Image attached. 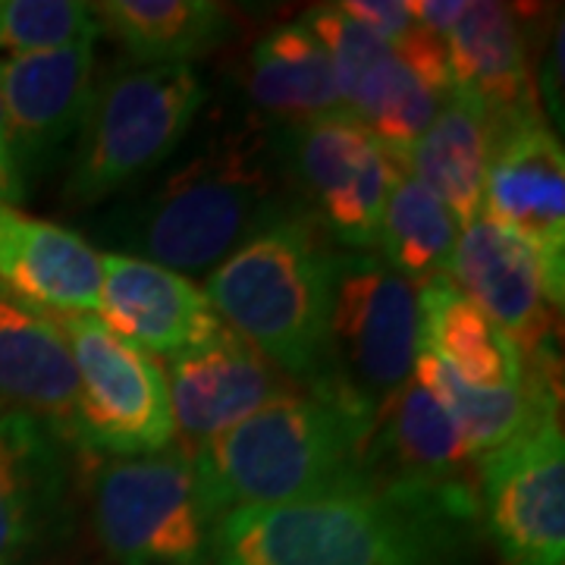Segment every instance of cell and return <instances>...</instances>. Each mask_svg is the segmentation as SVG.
<instances>
[{
	"label": "cell",
	"mask_w": 565,
	"mask_h": 565,
	"mask_svg": "<svg viewBox=\"0 0 565 565\" xmlns=\"http://www.w3.org/2000/svg\"><path fill=\"white\" fill-rule=\"evenodd\" d=\"M415 349L487 390L522 386L525 359L446 274L415 289Z\"/></svg>",
	"instance_id": "7402d4cb"
},
{
	"label": "cell",
	"mask_w": 565,
	"mask_h": 565,
	"mask_svg": "<svg viewBox=\"0 0 565 565\" xmlns=\"http://www.w3.org/2000/svg\"><path fill=\"white\" fill-rule=\"evenodd\" d=\"M95 3L73 0H0V63L61 51L76 41L98 39Z\"/></svg>",
	"instance_id": "4316f807"
},
{
	"label": "cell",
	"mask_w": 565,
	"mask_h": 565,
	"mask_svg": "<svg viewBox=\"0 0 565 565\" xmlns=\"http://www.w3.org/2000/svg\"><path fill=\"white\" fill-rule=\"evenodd\" d=\"M104 323L122 340L173 359L192 345L211 340L223 321L204 289L161 264L102 252Z\"/></svg>",
	"instance_id": "2e32d148"
},
{
	"label": "cell",
	"mask_w": 565,
	"mask_h": 565,
	"mask_svg": "<svg viewBox=\"0 0 565 565\" xmlns=\"http://www.w3.org/2000/svg\"><path fill=\"white\" fill-rule=\"evenodd\" d=\"M95 92V39L0 63V104L13 170L25 180L54 167L79 139Z\"/></svg>",
	"instance_id": "4fadbf2b"
},
{
	"label": "cell",
	"mask_w": 565,
	"mask_h": 565,
	"mask_svg": "<svg viewBox=\"0 0 565 565\" xmlns=\"http://www.w3.org/2000/svg\"><path fill=\"white\" fill-rule=\"evenodd\" d=\"M478 534V481L359 484L223 515L211 565H475Z\"/></svg>",
	"instance_id": "7a4b0ae2"
},
{
	"label": "cell",
	"mask_w": 565,
	"mask_h": 565,
	"mask_svg": "<svg viewBox=\"0 0 565 565\" xmlns=\"http://www.w3.org/2000/svg\"><path fill=\"white\" fill-rule=\"evenodd\" d=\"M76 364L73 444L114 459L154 456L173 444L163 364L92 315L57 318Z\"/></svg>",
	"instance_id": "ba28073f"
},
{
	"label": "cell",
	"mask_w": 565,
	"mask_h": 565,
	"mask_svg": "<svg viewBox=\"0 0 565 565\" xmlns=\"http://www.w3.org/2000/svg\"><path fill=\"white\" fill-rule=\"evenodd\" d=\"M85 490L114 565H211L214 515L192 449L170 444L139 459H95Z\"/></svg>",
	"instance_id": "52a82bcc"
},
{
	"label": "cell",
	"mask_w": 565,
	"mask_h": 565,
	"mask_svg": "<svg viewBox=\"0 0 565 565\" xmlns=\"http://www.w3.org/2000/svg\"><path fill=\"white\" fill-rule=\"evenodd\" d=\"M444 44L449 85L478 98L490 117H503L534 104L525 35L509 3H468Z\"/></svg>",
	"instance_id": "603a6c76"
},
{
	"label": "cell",
	"mask_w": 565,
	"mask_h": 565,
	"mask_svg": "<svg viewBox=\"0 0 565 565\" xmlns=\"http://www.w3.org/2000/svg\"><path fill=\"white\" fill-rule=\"evenodd\" d=\"M299 211L280 132L252 117L211 132L154 182L122 192L95 221V236L114 255L185 277L217 270L236 248Z\"/></svg>",
	"instance_id": "6da1fadb"
},
{
	"label": "cell",
	"mask_w": 565,
	"mask_h": 565,
	"mask_svg": "<svg viewBox=\"0 0 565 565\" xmlns=\"http://www.w3.org/2000/svg\"><path fill=\"white\" fill-rule=\"evenodd\" d=\"M340 10L367 32H374L386 47H396L418 25L408 10V0H343Z\"/></svg>",
	"instance_id": "83f0119b"
},
{
	"label": "cell",
	"mask_w": 565,
	"mask_h": 565,
	"mask_svg": "<svg viewBox=\"0 0 565 565\" xmlns=\"http://www.w3.org/2000/svg\"><path fill=\"white\" fill-rule=\"evenodd\" d=\"M481 531L503 565H565V440L553 415L478 459Z\"/></svg>",
	"instance_id": "30bf717a"
},
{
	"label": "cell",
	"mask_w": 565,
	"mask_h": 565,
	"mask_svg": "<svg viewBox=\"0 0 565 565\" xmlns=\"http://www.w3.org/2000/svg\"><path fill=\"white\" fill-rule=\"evenodd\" d=\"M446 277L478 305L525 362L559 359L563 292L553 289L537 255L515 233L475 217L459 230Z\"/></svg>",
	"instance_id": "7c38bea8"
},
{
	"label": "cell",
	"mask_w": 565,
	"mask_h": 565,
	"mask_svg": "<svg viewBox=\"0 0 565 565\" xmlns=\"http://www.w3.org/2000/svg\"><path fill=\"white\" fill-rule=\"evenodd\" d=\"M66 437L29 415H0V565H22L66 515Z\"/></svg>",
	"instance_id": "9a60e30c"
},
{
	"label": "cell",
	"mask_w": 565,
	"mask_h": 565,
	"mask_svg": "<svg viewBox=\"0 0 565 565\" xmlns=\"http://www.w3.org/2000/svg\"><path fill=\"white\" fill-rule=\"evenodd\" d=\"M173 427L185 449H202L258 408L296 393L255 345L223 323L204 343L167 359L163 367Z\"/></svg>",
	"instance_id": "5bb4252c"
},
{
	"label": "cell",
	"mask_w": 565,
	"mask_h": 565,
	"mask_svg": "<svg viewBox=\"0 0 565 565\" xmlns=\"http://www.w3.org/2000/svg\"><path fill=\"white\" fill-rule=\"evenodd\" d=\"M286 167L302 207L345 252L377 243L386 199L405 167L349 110L289 126Z\"/></svg>",
	"instance_id": "9c48e42d"
},
{
	"label": "cell",
	"mask_w": 565,
	"mask_h": 565,
	"mask_svg": "<svg viewBox=\"0 0 565 565\" xmlns=\"http://www.w3.org/2000/svg\"><path fill=\"white\" fill-rule=\"evenodd\" d=\"M481 217L515 233L565 289V154L537 104L493 117ZM565 296V292H563Z\"/></svg>",
	"instance_id": "8fae6325"
},
{
	"label": "cell",
	"mask_w": 565,
	"mask_h": 565,
	"mask_svg": "<svg viewBox=\"0 0 565 565\" xmlns=\"http://www.w3.org/2000/svg\"><path fill=\"white\" fill-rule=\"evenodd\" d=\"M22 195V185L13 170L10 145H7V120H3V104H0V202H17Z\"/></svg>",
	"instance_id": "f546056e"
},
{
	"label": "cell",
	"mask_w": 565,
	"mask_h": 565,
	"mask_svg": "<svg viewBox=\"0 0 565 565\" xmlns=\"http://www.w3.org/2000/svg\"><path fill=\"white\" fill-rule=\"evenodd\" d=\"M0 286L61 318L102 308L104 258L85 236L0 202Z\"/></svg>",
	"instance_id": "e0dca14e"
},
{
	"label": "cell",
	"mask_w": 565,
	"mask_h": 565,
	"mask_svg": "<svg viewBox=\"0 0 565 565\" xmlns=\"http://www.w3.org/2000/svg\"><path fill=\"white\" fill-rule=\"evenodd\" d=\"M204 102L207 88L189 63L114 70L92 92L63 202L82 211L129 192L185 141Z\"/></svg>",
	"instance_id": "5b68a950"
},
{
	"label": "cell",
	"mask_w": 565,
	"mask_h": 565,
	"mask_svg": "<svg viewBox=\"0 0 565 565\" xmlns=\"http://www.w3.org/2000/svg\"><path fill=\"white\" fill-rule=\"evenodd\" d=\"M337 255L321 223L299 211L236 248L204 282L217 318L305 393L321 374Z\"/></svg>",
	"instance_id": "277c9868"
},
{
	"label": "cell",
	"mask_w": 565,
	"mask_h": 565,
	"mask_svg": "<svg viewBox=\"0 0 565 565\" xmlns=\"http://www.w3.org/2000/svg\"><path fill=\"white\" fill-rule=\"evenodd\" d=\"M456 239L459 223L446 204L403 170L377 226V245L384 252L381 262L408 282H424L446 274Z\"/></svg>",
	"instance_id": "484cf974"
},
{
	"label": "cell",
	"mask_w": 565,
	"mask_h": 565,
	"mask_svg": "<svg viewBox=\"0 0 565 565\" xmlns=\"http://www.w3.org/2000/svg\"><path fill=\"white\" fill-rule=\"evenodd\" d=\"M364 484H465L478 459L415 377L377 412L364 444Z\"/></svg>",
	"instance_id": "ac0fdd59"
},
{
	"label": "cell",
	"mask_w": 565,
	"mask_h": 565,
	"mask_svg": "<svg viewBox=\"0 0 565 565\" xmlns=\"http://www.w3.org/2000/svg\"><path fill=\"white\" fill-rule=\"evenodd\" d=\"M95 13L102 32L145 66H192L236 35L233 10L214 0H107Z\"/></svg>",
	"instance_id": "d4e9b609"
},
{
	"label": "cell",
	"mask_w": 565,
	"mask_h": 565,
	"mask_svg": "<svg viewBox=\"0 0 565 565\" xmlns=\"http://www.w3.org/2000/svg\"><path fill=\"white\" fill-rule=\"evenodd\" d=\"M415 367V282L367 252L340 248L318 384L308 393L374 424Z\"/></svg>",
	"instance_id": "8992f818"
},
{
	"label": "cell",
	"mask_w": 565,
	"mask_h": 565,
	"mask_svg": "<svg viewBox=\"0 0 565 565\" xmlns=\"http://www.w3.org/2000/svg\"><path fill=\"white\" fill-rule=\"evenodd\" d=\"M245 88L262 117L289 126L345 110L330 54L305 20L277 25L255 41Z\"/></svg>",
	"instance_id": "cb8c5ba5"
},
{
	"label": "cell",
	"mask_w": 565,
	"mask_h": 565,
	"mask_svg": "<svg viewBox=\"0 0 565 565\" xmlns=\"http://www.w3.org/2000/svg\"><path fill=\"white\" fill-rule=\"evenodd\" d=\"M359 422L318 393H286L192 452L204 503L217 519L236 509L282 505L364 484Z\"/></svg>",
	"instance_id": "3957f363"
},
{
	"label": "cell",
	"mask_w": 565,
	"mask_h": 565,
	"mask_svg": "<svg viewBox=\"0 0 565 565\" xmlns=\"http://www.w3.org/2000/svg\"><path fill=\"white\" fill-rule=\"evenodd\" d=\"M493 117L484 104L449 88L430 126L403 154L408 177L427 185L459 226L481 217Z\"/></svg>",
	"instance_id": "44dd1931"
},
{
	"label": "cell",
	"mask_w": 565,
	"mask_h": 565,
	"mask_svg": "<svg viewBox=\"0 0 565 565\" xmlns=\"http://www.w3.org/2000/svg\"><path fill=\"white\" fill-rule=\"evenodd\" d=\"M412 377L440 403L475 459L515 440L519 434H525L527 427L541 424L544 418L559 415L563 405L559 359L525 362L522 386L487 390L462 381L452 367H446L430 352L415 349Z\"/></svg>",
	"instance_id": "ffe728a7"
},
{
	"label": "cell",
	"mask_w": 565,
	"mask_h": 565,
	"mask_svg": "<svg viewBox=\"0 0 565 565\" xmlns=\"http://www.w3.org/2000/svg\"><path fill=\"white\" fill-rule=\"evenodd\" d=\"M465 0H408V10L415 22L434 32L437 39H446L452 32V25L459 22V17L465 13Z\"/></svg>",
	"instance_id": "f1b7e54d"
},
{
	"label": "cell",
	"mask_w": 565,
	"mask_h": 565,
	"mask_svg": "<svg viewBox=\"0 0 565 565\" xmlns=\"http://www.w3.org/2000/svg\"><path fill=\"white\" fill-rule=\"evenodd\" d=\"M76 364L61 323L0 286V415H29L73 444Z\"/></svg>",
	"instance_id": "d6986e66"
}]
</instances>
